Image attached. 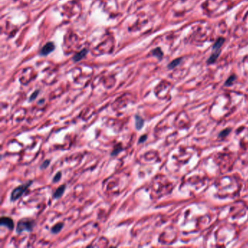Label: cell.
Returning <instances> with one entry per match:
<instances>
[{
  "label": "cell",
  "instance_id": "14",
  "mask_svg": "<svg viewBox=\"0 0 248 248\" xmlns=\"http://www.w3.org/2000/svg\"><path fill=\"white\" fill-rule=\"evenodd\" d=\"M38 94H39V90H36V91H35L34 92H33V94L31 95L30 98H29V101H33L34 100H35V98H36L37 97Z\"/></svg>",
  "mask_w": 248,
  "mask_h": 248
},
{
  "label": "cell",
  "instance_id": "6",
  "mask_svg": "<svg viewBox=\"0 0 248 248\" xmlns=\"http://www.w3.org/2000/svg\"><path fill=\"white\" fill-rule=\"evenodd\" d=\"M66 188V185H61V186H59V187L56 189V191L54 192L53 198H55V199L60 198V197L63 196V194H64Z\"/></svg>",
  "mask_w": 248,
  "mask_h": 248
},
{
  "label": "cell",
  "instance_id": "11",
  "mask_svg": "<svg viewBox=\"0 0 248 248\" xmlns=\"http://www.w3.org/2000/svg\"><path fill=\"white\" fill-rule=\"evenodd\" d=\"M61 176H62V173H61L60 172H57L56 175H55V176H54L53 179H52V182L53 183H57L59 181H60V178H61Z\"/></svg>",
  "mask_w": 248,
  "mask_h": 248
},
{
  "label": "cell",
  "instance_id": "13",
  "mask_svg": "<svg viewBox=\"0 0 248 248\" xmlns=\"http://www.w3.org/2000/svg\"><path fill=\"white\" fill-rule=\"evenodd\" d=\"M181 62V59H176V60H175L172 61L171 64H170V65H169V68H174L175 66H176L178 65V64H179V63Z\"/></svg>",
  "mask_w": 248,
  "mask_h": 248
},
{
  "label": "cell",
  "instance_id": "8",
  "mask_svg": "<svg viewBox=\"0 0 248 248\" xmlns=\"http://www.w3.org/2000/svg\"><path fill=\"white\" fill-rule=\"evenodd\" d=\"M63 228H64V223H57V224H55V226H54L52 228V229H51L52 233L58 234L59 232H60L61 230H62Z\"/></svg>",
  "mask_w": 248,
  "mask_h": 248
},
{
  "label": "cell",
  "instance_id": "2",
  "mask_svg": "<svg viewBox=\"0 0 248 248\" xmlns=\"http://www.w3.org/2000/svg\"><path fill=\"white\" fill-rule=\"evenodd\" d=\"M32 183V181H29L26 183H24V184H21L20 186H17L16 188H15L13 189V191H12L11 193V196H10V200L12 202H15L18 200L19 198L22 197V195L25 193L27 188L31 186V184Z\"/></svg>",
  "mask_w": 248,
  "mask_h": 248
},
{
  "label": "cell",
  "instance_id": "10",
  "mask_svg": "<svg viewBox=\"0 0 248 248\" xmlns=\"http://www.w3.org/2000/svg\"><path fill=\"white\" fill-rule=\"evenodd\" d=\"M122 151V148L121 146V145H119L116 148H115L113 150V151L111 152V156H116V155H117L118 153H119L121 151Z\"/></svg>",
  "mask_w": 248,
  "mask_h": 248
},
{
  "label": "cell",
  "instance_id": "1",
  "mask_svg": "<svg viewBox=\"0 0 248 248\" xmlns=\"http://www.w3.org/2000/svg\"><path fill=\"white\" fill-rule=\"evenodd\" d=\"M35 226V221L29 218H23L20 220L17 225V232L20 234L23 231H31Z\"/></svg>",
  "mask_w": 248,
  "mask_h": 248
},
{
  "label": "cell",
  "instance_id": "3",
  "mask_svg": "<svg viewBox=\"0 0 248 248\" xmlns=\"http://www.w3.org/2000/svg\"><path fill=\"white\" fill-rule=\"evenodd\" d=\"M223 42H224V39H222V38H220L219 39L217 40L215 45H213V48H212V50H213V52H212V55L209 57L208 63L209 64H212V63H214L215 61L216 60L217 57L219 55V50L220 48H221V46L223 45Z\"/></svg>",
  "mask_w": 248,
  "mask_h": 248
},
{
  "label": "cell",
  "instance_id": "9",
  "mask_svg": "<svg viewBox=\"0 0 248 248\" xmlns=\"http://www.w3.org/2000/svg\"><path fill=\"white\" fill-rule=\"evenodd\" d=\"M87 52V50L85 49V50H82L81 52H79V53L76 54L73 59H74V61H79L82 58H83V57L86 55Z\"/></svg>",
  "mask_w": 248,
  "mask_h": 248
},
{
  "label": "cell",
  "instance_id": "5",
  "mask_svg": "<svg viewBox=\"0 0 248 248\" xmlns=\"http://www.w3.org/2000/svg\"><path fill=\"white\" fill-rule=\"evenodd\" d=\"M54 49H55V45L52 42H48L42 49L41 54L42 55H47L50 53L52 50H54Z\"/></svg>",
  "mask_w": 248,
  "mask_h": 248
},
{
  "label": "cell",
  "instance_id": "12",
  "mask_svg": "<svg viewBox=\"0 0 248 248\" xmlns=\"http://www.w3.org/2000/svg\"><path fill=\"white\" fill-rule=\"evenodd\" d=\"M50 160H45V161L43 162V163L42 164L40 168H41L42 170H45V169H46L47 167H48L49 165H50Z\"/></svg>",
  "mask_w": 248,
  "mask_h": 248
},
{
  "label": "cell",
  "instance_id": "4",
  "mask_svg": "<svg viewBox=\"0 0 248 248\" xmlns=\"http://www.w3.org/2000/svg\"><path fill=\"white\" fill-rule=\"evenodd\" d=\"M0 225L2 226L8 227L10 230H13L14 228V221L12 218L9 217H2L0 220Z\"/></svg>",
  "mask_w": 248,
  "mask_h": 248
},
{
  "label": "cell",
  "instance_id": "7",
  "mask_svg": "<svg viewBox=\"0 0 248 248\" xmlns=\"http://www.w3.org/2000/svg\"><path fill=\"white\" fill-rule=\"evenodd\" d=\"M144 120L143 119L141 116H138V115H135V128L138 130H141L144 127Z\"/></svg>",
  "mask_w": 248,
  "mask_h": 248
},
{
  "label": "cell",
  "instance_id": "15",
  "mask_svg": "<svg viewBox=\"0 0 248 248\" xmlns=\"http://www.w3.org/2000/svg\"><path fill=\"white\" fill-rule=\"evenodd\" d=\"M146 139H147V136L145 135H142L141 138H140L138 143H139V144H142V143H144V141H146Z\"/></svg>",
  "mask_w": 248,
  "mask_h": 248
}]
</instances>
